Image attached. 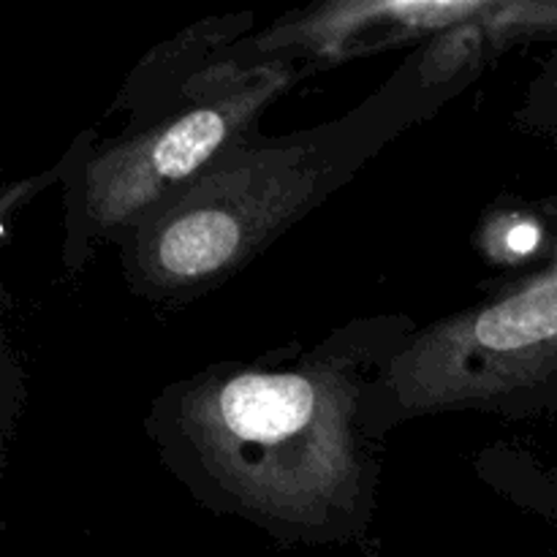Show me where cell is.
Masks as SVG:
<instances>
[{
  "mask_svg": "<svg viewBox=\"0 0 557 557\" xmlns=\"http://www.w3.org/2000/svg\"><path fill=\"white\" fill-rule=\"evenodd\" d=\"M351 389L326 373H243L205 386L185 428L237 498L286 520H319L357 482Z\"/></svg>",
  "mask_w": 557,
  "mask_h": 557,
  "instance_id": "cell-1",
  "label": "cell"
},
{
  "mask_svg": "<svg viewBox=\"0 0 557 557\" xmlns=\"http://www.w3.org/2000/svg\"><path fill=\"white\" fill-rule=\"evenodd\" d=\"M313 174L283 158H253L199 180L141 232L139 261L156 283L190 286L223 275L297 212Z\"/></svg>",
  "mask_w": 557,
  "mask_h": 557,
  "instance_id": "cell-2",
  "label": "cell"
},
{
  "mask_svg": "<svg viewBox=\"0 0 557 557\" xmlns=\"http://www.w3.org/2000/svg\"><path fill=\"white\" fill-rule=\"evenodd\" d=\"M557 354V277L424 335L397 362L411 406L487 400L531 384Z\"/></svg>",
  "mask_w": 557,
  "mask_h": 557,
  "instance_id": "cell-3",
  "label": "cell"
},
{
  "mask_svg": "<svg viewBox=\"0 0 557 557\" xmlns=\"http://www.w3.org/2000/svg\"><path fill=\"white\" fill-rule=\"evenodd\" d=\"M256 98L259 96L194 109L166 128L152 131L134 145L109 152L90 172L87 196L92 215L103 223L147 215L152 207L174 196V188L183 180L210 161L234 125L250 112Z\"/></svg>",
  "mask_w": 557,
  "mask_h": 557,
  "instance_id": "cell-4",
  "label": "cell"
},
{
  "mask_svg": "<svg viewBox=\"0 0 557 557\" xmlns=\"http://www.w3.org/2000/svg\"><path fill=\"white\" fill-rule=\"evenodd\" d=\"M536 243H539V232L533 226H528V223L515 226L509 232V237H506V245H509L515 253H531V250L536 248Z\"/></svg>",
  "mask_w": 557,
  "mask_h": 557,
  "instance_id": "cell-5",
  "label": "cell"
}]
</instances>
